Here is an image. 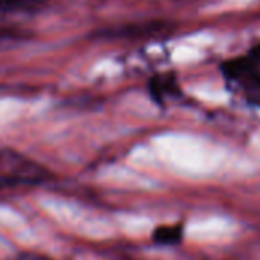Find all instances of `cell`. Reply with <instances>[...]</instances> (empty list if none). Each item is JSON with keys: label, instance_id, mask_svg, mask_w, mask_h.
Returning a JSON list of instances; mask_svg holds the SVG:
<instances>
[{"label": "cell", "instance_id": "ba28073f", "mask_svg": "<svg viewBox=\"0 0 260 260\" xmlns=\"http://www.w3.org/2000/svg\"><path fill=\"white\" fill-rule=\"evenodd\" d=\"M14 260H47L43 256H38V254H34V253H21L18 257H15Z\"/></svg>", "mask_w": 260, "mask_h": 260}, {"label": "cell", "instance_id": "7a4b0ae2", "mask_svg": "<svg viewBox=\"0 0 260 260\" xmlns=\"http://www.w3.org/2000/svg\"><path fill=\"white\" fill-rule=\"evenodd\" d=\"M177 90V82L172 75H157L149 81V93L157 102H163L166 94H172Z\"/></svg>", "mask_w": 260, "mask_h": 260}, {"label": "cell", "instance_id": "277c9868", "mask_svg": "<svg viewBox=\"0 0 260 260\" xmlns=\"http://www.w3.org/2000/svg\"><path fill=\"white\" fill-rule=\"evenodd\" d=\"M152 239L160 245H177L183 239V227L181 225H160L154 230Z\"/></svg>", "mask_w": 260, "mask_h": 260}, {"label": "cell", "instance_id": "52a82bcc", "mask_svg": "<svg viewBox=\"0 0 260 260\" xmlns=\"http://www.w3.org/2000/svg\"><path fill=\"white\" fill-rule=\"evenodd\" d=\"M254 64H257V66H260V44H257L256 47H253L251 50H250V53L247 55Z\"/></svg>", "mask_w": 260, "mask_h": 260}, {"label": "cell", "instance_id": "8992f818", "mask_svg": "<svg viewBox=\"0 0 260 260\" xmlns=\"http://www.w3.org/2000/svg\"><path fill=\"white\" fill-rule=\"evenodd\" d=\"M40 0H2L3 12H26L38 8Z\"/></svg>", "mask_w": 260, "mask_h": 260}, {"label": "cell", "instance_id": "6da1fadb", "mask_svg": "<svg viewBox=\"0 0 260 260\" xmlns=\"http://www.w3.org/2000/svg\"><path fill=\"white\" fill-rule=\"evenodd\" d=\"M2 184L12 186H34L41 184L50 178V172L27 157L12 149H3L0 157Z\"/></svg>", "mask_w": 260, "mask_h": 260}, {"label": "cell", "instance_id": "5b68a950", "mask_svg": "<svg viewBox=\"0 0 260 260\" xmlns=\"http://www.w3.org/2000/svg\"><path fill=\"white\" fill-rule=\"evenodd\" d=\"M244 88V94L247 101L253 105L260 107V69L248 75L239 82Z\"/></svg>", "mask_w": 260, "mask_h": 260}, {"label": "cell", "instance_id": "3957f363", "mask_svg": "<svg viewBox=\"0 0 260 260\" xmlns=\"http://www.w3.org/2000/svg\"><path fill=\"white\" fill-rule=\"evenodd\" d=\"M161 23H146V24H134V26H123L119 29L107 30V37H145L148 34H155L161 29Z\"/></svg>", "mask_w": 260, "mask_h": 260}]
</instances>
